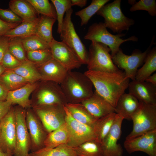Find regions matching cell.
Masks as SVG:
<instances>
[{"label":"cell","instance_id":"83f0119b","mask_svg":"<svg viewBox=\"0 0 156 156\" xmlns=\"http://www.w3.org/2000/svg\"><path fill=\"white\" fill-rule=\"evenodd\" d=\"M28 83L12 70L6 69L0 76V83L8 91L20 88Z\"/></svg>","mask_w":156,"mask_h":156},{"label":"cell","instance_id":"f907efd6","mask_svg":"<svg viewBox=\"0 0 156 156\" xmlns=\"http://www.w3.org/2000/svg\"><path fill=\"white\" fill-rule=\"evenodd\" d=\"M6 70L1 64H0V76Z\"/></svg>","mask_w":156,"mask_h":156},{"label":"cell","instance_id":"681fc988","mask_svg":"<svg viewBox=\"0 0 156 156\" xmlns=\"http://www.w3.org/2000/svg\"><path fill=\"white\" fill-rule=\"evenodd\" d=\"M13 154L11 153H5L0 149V156H12Z\"/></svg>","mask_w":156,"mask_h":156},{"label":"cell","instance_id":"ac0fdd59","mask_svg":"<svg viewBox=\"0 0 156 156\" xmlns=\"http://www.w3.org/2000/svg\"><path fill=\"white\" fill-rule=\"evenodd\" d=\"M128 88L129 93L139 101L156 105V86L145 81L134 79L129 82Z\"/></svg>","mask_w":156,"mask_h":156},{"label":"cell","instance_id":"f5cc1de1","mask_svg":"<svg viewBox=\"0 0 156 156\" xmlns=\"http://www.w3.org/2000/svg\"><path fill=\"white\" fill-rule=\"evenodd\" d=\"M27 156H34V155H33L32 153H30V154H29L28 155H27Z\"/></svg>","mask_w":156,"mask_h":156},{"label":"cell","instance_id":"7a4b0ae2","mask_svg":"<svg viewBox=\"0 0 156 156\" xmlns=\"http://www.w3.org/2000/svg\"><path fill=\"white\" fill-rule=\"evenodd\" d=\"M60 85L68 103H81L94 92L91 80L84 73L79 72L68 71Z\"/></svg>","mask_w":156,"mask_h":156},{"label":"cell","instance_id":"30bf717a","mask_svg":"<svg viewBox=\"0 0 156 156\" xmlns=\"http://www.w3.org/2000/svg\"><path fill=\"white\" fill-rule=\"evenodd\" d=\"M64 105H34L33 111L49 133L65 123Z\"/></svg>","mask_w":156,"mask_h":156},{"label":"cell","instance_id":"4dcf8cb0","mask_svg":"<svg viewBox=\"0 0 156 156\" xmlns=\"http://www.w3.org/2000/svg\"><path fill=\"white\" fill-rule=\"evenodd\" d=\"M116 114L115 112L110 113L97 119L95 122L97 140L101 144L113 125Z\"/></svg>","mask_w":156,"mask_h":156},{"label":"cell","instance_id":"9a60e30c","mask_svg":"<svg viewBox=\"0 0 156 156\" xmlns=\"http://www.w3.org/2000/svg\"><path fill=\"white\" fill-rule=\"evenodd\" d=\"M124 146L129 154L142 151L149 156H156V129L131 140H125Z\"/></svg>","mask_w":156,"mask_h":156},{"label":"cell","instance_id":"3957f363","mask_svg":"<svg viewBox=\"0 0 156 156\" xmlns=\"http://www.w3.org/2000/svg\"><path fill=\"white\" fill-rule=\"evenodd\" d=\"M125 36L124 33L113 35L109 32L103 23H95L90 26L84 36L85 40L91 42H100L107 46L110 49L112 57L119 50L120 47L123 42L129 41H137L138 38L133 36L126 39L121 38Z\"/></svg>","mask_w":156,"mask_h":156},{"label":"cell","instance_id":"5b68a950","mask_svg":"<svg viewBox=\"0 0 156 156\" xmlns=\"http://www.w3.org/2000/svg\"><path fill=\"white\" fill-rule=\"evenodd\" d=\"M110 49L100 42H91L88 51L86 65L88 70L114 73L120 70L113 63Z\"/></svg>","mask_w":156,"mask_h":156},{"label":"cell","instance_id":"f6af8a7d","mask_svg":"<svg viewBox=\"0 0 156 156\" xmlns=\"http://www.w3.org/2000/svg\"><path fill=\"white\" fill-rule=\"evenodd\" d=\"M19 23H10L0 18V36H3L6 33L19 25Z\"/></svg>","mask_w":156,"mask_h":156},{"label":"cell","instance_id":"ba28073f","mask_svg":"<svg viewBox=\"0 0 156 156\" xmlns=\"http://www.w3.org/2000/svg\"><path fill=\"white\" fill-rule=\"evenodd\" d=\"M64 107V120L69 135L68 145L74 148L86 142L97 140L94 125L90 126L77 121L72 116L65 105Z\"/></svg>","mask_w":156,"mask_h":156},{"label":"cell","instance_id":"52a82bcc","mask_svg":"<svg viewBox=\"0 0 156 156\" xmlns=\"http://www.w3.org/2000/svg\"><path fill=\"white\" fill-rule=\"evenodd\" d=\"M72 8L66 12L60 33L62 41L71 48L83 64H87L88 51L75 30L71 20Z\"/></svg>","mask_w":156,"mask_h":156},{"label":"cell","instance_id":"d4e9b609","mask_svg":"<svg viewBox=\"0 0 156 156\" xmlns=\"http://www.w3.org/2000/svg\"><path fill=\"white\" fill-rule=\"evenodd\" d=\"M69 138V132L65 122L61 127L47 135L44 142V147L52 148L62 144H67Z\"/></svg>","mask_w":156,"mask_h":156},{"label":"cell","instance_id":"4fadbf2b","mask_svg":"<svg viewBox=\"0 0 156 156\" xmlns=\"http://www.w3.org/2000/svg\"><path fill=\"white\" fill-rule=\"evenodd\" d=\"M16 118L14 108L11 107L0 122V149L14 154L16 147Z\"/></svg>","mask_w":156,"mask_h":156},{"label":"cell","instance_id":"44dd1931","mask_svg":"<svg viewBox=\"0 0 156 156\" xmlns=\"http://www.w3.org/2000/svg\"><path fill=\"white\" fill-rule=\"evenodd\" d=\"M38 86L39 85L36 82L28 83L20 88L8 91L6 100L12 105L17 104L24 109L29 108L31 106L29 96Z\"/></svg>","mask_w":156,"mask_h":156},{"label":"cell","instance_id":"4316f807","mask_svg":"<svg viewBox=\"0 0 156 156\" xmlns=\"http://www.w3.org/2000/svg\"><path fill=\"white\" fill-rule=\"evenodd\" d=\"M144 64L136 73L135 79L144 81L156 70V48L154 47L148 53Z\"/></svg>","mask_w":156,"mask_h":156},{"label":"cell","instance_id":"e0dca14e","mask_svg":"<svg viewBox=\"0 0 156 156\" xmlns=\"http://www.w3.org/2000/svg\"><path fill=\"white\" fill-rule=\"evenodd\" d=\"M26 122L31 142V150L36 151L44 147L45 136L43 125L34 111L28 109L26 111Z\"/></svg>","mask_w":156,"mask_h":156},{"label":"cell","instance_id":"f546056e","mask_svg":"<svg viewBox=\"0 0 156 156\" xmlns=\"http://www.w3.org/2000/svg\"><path fill=\"white\" fill-rule=\"evenodd\" d=\"M56 19L41 15L38 24L35 35L49 45L54 39L52 30L53 25Z\"/></svg>","mask_w":156,"mask_h":156},{"label":"cell","instance_id":"cb8c5ba5","mask_svg":"<svg viewBox=\"0 0 156 156\" xmlns=\"http://www.w3.org/2000/svg\"><path fill=\"white\" fill-rule=\"evenodd\" d=\"M40 17L32 21H23L21 23L6 33L3 36L11 38L15 37L24 38L36 34Z\"/></svg>","mask_w":156,"mask_h":156},{"label":"cell","instance_id":"d6986e66","mask_svg":"<svg viewBox=\"0 0 156 156\" xmlns=\"http://www.w3.org/2000/svg\"><path fill=\"white\" fill-rule=\"evenodd\" d=\"M81 103L89 113L96 119L115 112L114 108L95 90L91 96Z\"/></svg>","mask_w":156,"mask_h":156},{"label":"cell","instance_id":"ffe728a7","mask_svg":"<svg viewBox=\"0 0 156 156\" xmlns=\"http://www.w3.org/2000/svg\"><path fill=\"white\" fill-rule=\"evenodd\" d=\"M37 67L41 77V80L59 84L63 81L68 71L53 58Z\"/></svg>","mask_w":156,"mask_h":156},{"label":"cell","instance_id":"8992f818","mask_svg":"<svg viewBox=\"0 0 156 156\" xmlns=\"http://www.w3.org/2000/svg\"><path fill=\"white\" fill-rule=\"evenodd\" d=\"M131 120L133 123V129L126 138V140L156 129V105L139 101L138 109Z\"/></svg>","mask_w":156,"mask_h":156},{"label":"cell","instance_id":"7c38bea8","mask_svg":"<svg viewBox=\"0 0 156 156\" xmlns=\"http://www.w3.org/2000/svg\"><path fill=\"white\" fill-rule=\"evenodd\" d=\"M38 86L36 103L34 105H65L68 103L60 84L51 81H42Z\"/></svg>","mask_w":156,"mask_h":156},{"label":"cell","instance_id":"c3c4849f","mask_svg":"<svg viewBox=\"0 0 156 156\" xmlns=\"http://www.w3.org/2000/svg\"><path fill=\"white\" fill-rule=\"evenodd\" d=\"M145 81L156 86V73H154L147 78Z\"/></svg>","mask_w":156,"mask_h":156},{"label":"cell","instance_id":"816d5d0a","mask_svg":"<svg viewBox=\"0 0 156 156\" xmlns=\"http://www.w3.org/2000/svg\"><path fill=\"white\" fill-rule=\"evenodd\" d=\"M128 3L129 4L131 5L132 4L133 5L136 3V1L135 0H129Z\"/></svg>","mask_w":156,"mask_h":156},{"label":"cell","instance_id":"d590c367","mask_svg":"<svg viewBox=\"0 0 156 156\" xmlns=\"http://www.w3.org/2000/svg\"><path fill=\"white\" fill-rule=\"evenodd\" d=\"M27 59L38 67L53 58L50 49L27 52Z\"/></svg>","mask_w":156,"mask_h":156},{"label":"cell","instance_id":"7402d4cb","mask_svg":"<svg viewBox=\"0 0 156 156\" xmlns=\"http://www.w3.org/2000/svg\"><path fill=\"white\" fill-rule=\"evenodd\" d=\"M139 101L133 96L124 93L119 98L114 107L115 112L124 119H131L137 110Z\"/></svg>","mask_w":156,"mask_h":156},{"label":"cell","instance_id":"60d3db41","mask_svg":"<svg viewBox=\"0 0 156 156\" xmlns=\"http://www.w3.org/2000/svg\"><path fill=\"white\" fill-rule=\"evenodd\" d=\"M21 63L8 50L4 55L0 64L6 69L12 70L17 67Z\"/></svg>","mask_w":156,"mask_h":156},{"label":"cell","instance_id":"484cf974","mask_svg":"<svg viewBox=\"0 0 156 156\" xmlns=\"http://www.w3.org/2000/svg\"><path fill=\"white\" fill-rule=\"evenodd\" d=\"M65 106L73 118L81 123L94 126L97 120L89 113L81 103H68Z\"/></svg>","mask_w":156,"mask_h":156},{"label":"cell","instance_id":"6da1fadb","mask_svg":"<svg viewBox=\"0 0 156 156\" xmlns=\"http://www.w3.org/2000/svg\"><path fill=\"white\" fill-rule=\"evenodd\" d=\"M84 73L92 82L95 90L114 108L130 82L121 70L114 73L88 70Z\"/></svg>","mask_w":156,"mask_h":156},{"label":"cell","instance_id":"f35d334b","mask_svg":"<svg viewBox=\"0 0 156 156\" xmlns=\"http://www.w3.org/2000/svg\"><path fill=\"white\" fill-rule=\"evenodd\" d=\"M8 50L16 58L21 62L28 60L26 55V51L21 38L15 37L10 38Z\"/></svg>","mask_w":156,"mask_h":156},{"label":"cell","instance_id":"836d02e7","mask_svg":"<svg viewBox=\"0 0 156 156\" xmlns=\"http://www.w3.org/2000/svg\"><path fill=\"white\" fill-rule=\"evenodd\" d=\"M109 0H92L87 7L75 12L76 16L81 20V26L86 25L92 17Z\"/></svg>","mask_w":156,"mask_h":156},{"label":"cell","instance_id":"74e56055","mask_svg":"<svg viewBox=\"0 0 156 156\" xmlns=\"http://www.w3.org/2000/svg\"><path fill=\"white\" fill-rule=\"evenodd\" d=\"M56 10L58 22L57 33L60 34L64 18L66 11L72 8L71 0H51Z\"/></svg>","mask_w":156,"mask_h":156},{"label":"cell","instance_id":"8fae6325","mask_svg":"<svg viewBox=\"0 0 156 156\" xmlns=\"http://www.w3.org/2000/svg\"><path fill=\"white\" fill-rule=\"evenodd\" d=\"M16 143L14 156H27L31 148L30 137L26 122V111L18 106L14 108Z\"/></svg>","mask_w":156,"mask_h":156},{"label":"cell","instance_id":"e575fe53","mask_svg":"<svg viewBox=\"0 0 156 156\" xmlns=\"http://www.w3.org/2000/svg\"><path fill=\"white\" fill-rule=\"evenodd\" d=\"M38 14L57 20L56 12L48 0H26Z\"/></svg>","mask_w":156,"mask_h":156},{"label":"cell","instance_id":"603a6c76","mask_svg":"<svg viewBox=\"0 0 156 156\" xmlns=\"http://www.w3.org/2000/svg\"><path fill=\"white\" fill-rule=\"evenodd\" d=\"M9 6L10 9L23 21H34L39 17L35 9L26 0H10Z\"/></svg>","mask_w":156,"mask_h":156},{"label":"cell","instance_id":"7dc6e473","mask_svg":"<svg viewBox=\"0 0 156 156\" xmlns=\"http://www.w3.org/2000/svg\"><path fill=\"white\" fill-rule=\"evenodd\" d=\"M72 6H77L81 7H83L86 5L87 0H71Z\"/></svg>","mask_w":156,"mask_h":156},{"label":"cell","instance_id":"d6a6232c","mask_svg":"<svg viewBox=\"0 0 156 156\" xmlns=\"http://www.w3.org/2000/svg\"><path fill=\"white\" fill-rule=\"evenodd\" d=\"M31 153L34 156H76L73 148L67 144L52 148L44 147Z\"/></svg>","mask_w":156,"mask_h":156},{"label":"cell","instance_id":"ee69618b","mask_svg":"<svg viewBox=\"0 0 156 156\" xmlns=\"http://www.w3.org/2000/svg\"><path fill=\"white\" fill-rule=\"evenodd\" d=\"M12 105L10 102L6 100L0 101V122L9 112Z\"/></svg>","mask_w":156,"mask_h":156},{"label":"cell","instance_id":"2e32d148","mask_svg":"<svg viewBox=\"0 0 156 156\" xmlns=\"http://www.w3.org/2000/svg\"><path fill=\"white\" fill-rule=\"evenodd\" d=\"M124 118L116 114L114 122L101 145L104 156H122L123 150L117 142L121 134Z\"/></svg>","mask_w":156,"mask_h":156},{"label":"cell","instance_id":"b9f144b4","mask_svg":"<svg viewBox=\"0 0 156 156\" xmlns=\"http://www.w3.org/2000/svg\"><path fill=\"white\" fill-rule=\"evenodd\" d=\"M0 18L3 21L10 23H21L22 19L10 10L0 8Z\"/></svg>","mask_w":156,"mask_h":156},{"label":"cell","instance_id":"bcb514c9","mask_svg":"<svg viewBox=\"0 0 156 156\" xmlns=\"http://www.w3.org/2000/svg\"><path fill=\"white\" fill-rule=\"evenodd\" d=\"M8 91L0 83V101L6 100Z\"/></svg>","mask_w":156,"mask_h":156},{"label":"cell","instance_id":"277c9868","mask_svg":"<svg viewBox=\"0 0 156 156\" xmlns=\"http://www.w3.org/2000/svg\"><path fill=\"white\" fill-rule=\"evenodd\" d=\"M121 2V0H115L105 4L96 13L104 18L103 23L106 27L117 34L128 30L135 22L134 19L126 17L122 12Z\"/></svg>","mask_w":156,"mask_h":156},{"label":"cell","instance_id":"5bb4252c","mask_svg":"<svg viewBox=\"0 0 156 156\" xmlns=\"http://www.w3.org/2000/svg\"><path fill=\"white\" fill-rule=\"evenodd\" d=\"M49 46L53 58L68 71L78 68L83 64L74 52L62 41L54 39Z\"/></svg>","mask_w":156,"mask_h":156},{"label":"cell","instance_id":"8d00e7d4","mask_svg":"<svg viewBox=\"0 0 156 156\" xmlns=\"http://www.w3.org/2000/svg\"><path fill=\"white\" fill-rule=\"evenodd\" d=\"M21 38L26 52L50 49L48 44L35 35Z\"/></svg>","mask_w":156,"mask_h":156},{"label":"cell","instance_id":"9c48e42d","mask_svg":"<svg viewBox=\"0 0 156 156\" xmlns=\"http://www.w3.org/2000/svg\"><path fill=\"white\" fill-rule=\"evenodd\" d=\"M151 46L150 45L143 52L139 50L135 49L130 55L124 53L120 48L116 53L112 57V60L118 68L124 70L126 78L134 80L138 68L144 63Z\"/></svg>","mask_w":156,"mask_h":156},{"label":"cell","instance_id":"7bdbcfd3","mask_svg":"<svg viewBox=\"0 0 156 156\" xmlns=\"http://www.w3.org/2000/svg\"><path fill=\"white\" fill-rule=\"evenodd\" d=\"M10 40L9 38L0 36V64L4 55L8 50Z\"/></svg>","mask_w":156,"mask_h":156},{"label":"cell","instance_id":"1f68e13d","mask_svg":"<svg viewBox=\"0 0 156 156\" xmlns=\"http://www.w3.org/2000/svg\"><path fill=\"white\" fill-rule=\"evenodd\" d=\"M73 148L76 156H104L101 144L96 140L86 142Z\"/></svg>","mask_w":156,"mask_h":156},{"label":"cell","instance_id":"ab89813d","mask_svg":"<svg viewBox=\"0 0 156 156\" xmlns=\"http://www.w3.org/2000/svg\"><path fill=\"white\" fill-rule=\"evenodd\" d=\"M129 10L134 12L139 10L147 11L151 16L156 15V3L155 0H140L132 5Z\"/></svg>","mask_w":156,"mask_h":156},{"label":"cell","instance_id":"f1b7e54d","mask_svg":"<svg viewBox=\"0 0 156 156\" xmlns=\"http://www.w3.org/2000/svg\"><path fill=\"white\" fill-rule=\"evenodd\" d=\"M12 70L29 83H34L41 79V75L36 65L28 60L22 62L17 67Z\"/></svg>","mask_w":156,"mask_h":156}]
</instances>
